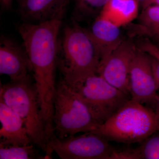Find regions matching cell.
I'll return each mask as SVG.
<instances>
[{
  "label": "cell",
  "mask_w": 159,
  "mask_h": 159,
  "mask_svg": "<svg viewBox=\"0 0 159 159\" xmlns=\"http://www.w3.org/2000/svg\"><path fill=\"white\" fill-rule=\"evenodd\" d=\"M140 143L137 148L140 159H159V131Z\"/></svg>",
  "instance_id": "ac0fdd59"
},
{
  "label": "cell",
  "mask_w": 159,
  "mask_h": 159,
  "mask_svg": "<svg viewBox=\"0 0 159 159\" xmlns=\"http://www.w3.org/2000/svg\"><path fill=\"white\" fill-rule=\"evenodd\" d=\"M53 125L60 139L93 131L99 124L72 88L60 79L56 84Z\"/></svg>",
  "instance_id": "5b68a950"
},
{
  "label": "cell",
  "mask_w": 159,
  "mask_h": 159,
  "mask_svg": "<svg viewBox=\"0 0 159 159\" xmlns=\"http://www.w3.org/2000/svg\"><path fill=\"white\" fill-rule=\"evenodd\" d=\"M0 145L25 146L31 141L20 117L0 99Z\"/></svg>",
  "instance_id": "7c38bea8"
},
{
  "label": "cell",
  "mask_w": 159,
  "mask_h": 159,
  "mask_svg": "<svg viewBox=\"0 0 159 159\" xmlns=\"http://www.w3.org/2000/svg\"><path fill=\"white\" fill-rule=\"evenodd\" d=\"M140 27L145 34L159 44V6H148L139 16Z\"/></svg>",
  "instance_id": "2e32d148"
},
{
  "label": "cell",
  "mask_w": 159,
  "mask_h": 159,
  "mask_svg": "<svg viewBox=\"0 0 159 159\" xmlns=\"http://www.w3.org/2000/svg\"><path fill=\"white\" fill-rule=\"evenodd\" d=\"M13 0H0L1 8L4 11H9L12 9Z\"/></svg>",
  "instance_id": "44dd1931"
},
{
  "label": "cell",
  "mask_w": 159,
  "mask_h": 159,
  "mask_svg": "<svg viewBox=\"0 0 159 159\" xmlns=\"http://www.w3.org/2000/svg\"><path fill=\"white\" fill-rule=\"evenodd\" d=\"M129 79L131 99L154 105L158 95L150 56L138 48L131 63Z\"/></svg>",
  "instance_id": "9c48e42d"
},
{
  "label": "cell",
  "mask_w": 159,
  "mask_h": 159,
  "mask_svg": "<svg viewBox=\"0 0 159 159\" xmlns=\"http://www.w3.org/2000/svg\"><path fill=\"white\" fill-rule=\"evenodd\" d=\"M115 149L108 140L91 132L63 139L54 134L49 141L45 159L52 158L54 152L61 159H111Z\"/></svg>",
  "instance_id": "52a82bcc"
},
{
  "label": "cell",
  "mask_w": 159,
  "mask_h": 159,
  "mask_svg": "<svg viewBox=\"0 0 159 159\" xmlns=\"http://www.w3.org/2000/svg\"><path fill=\"white\" fill-rule=\"evenodd\" d=\"M61 23V20H52L39 24L22 22L17 26L32 65L41 114L48 127L53 123L57 47Z\"/></svg>",
  "instance_id": "6da1fadb"
},
{
  "label": "cell",
  "mask_w": 159,
  "mask_h": 159,
  "mask_svg": "<svg viewBox=\"0 0 159 159\" xmlns=\"http://www.w3.org/2000/svg\"><path fill=\"white\" fill-rule=\"evenodd\" d=\"M100 54L87 30L71 20L58 39L57 64L60 79L69 85L82 82L97 74Z\"/></svg>",
  "instance_id": "7a4b0ae2"
},
{
  "label": "cell",
  "mask_w": 159,
  "mask_h": 159,
  "mask_svg": "<svg viewBox=\"0 0 159 159\" xmlns=\"http://www.w3.org/2000/svg\"><path fill=\"white\" fill-rule=\"evenodd\" d=\"M1 159H45L32 145L25 146H3L0 145Z\"/></svg>",
  "instance_id": "e0dca14e"
},
{
  "label": "cell",
  "mask_w": 159,
  "mask_h": 159,
  "mask_svg": "<svg viewBox=\"0 0 159 159\" xmlns=\"http://www.w3.org/2000/svg\"><path fill=\"white\" fill-rule=\"evenodd\" d=\"M17 13L22 22L39 24L52 20H62L71 0H16Z\"/></svg>",
  "instance_id": "8fae6325"
},
{
  "label": "cell",
  "mask_w": 159,
  "mask_h": 159,
  "mask_svg": "<svg viewBox=\"0 0 159 159\" xmlns=\"http://www.w3.org/2000/svg\"><path fill=\"white\" fill-rule=\"evenodd\" d=\"M154 106L155 107V111L157 116L159 119V95L157 97Z\"/></svg>",
  "instance_id": "603a6c76"
},
{
  "label": "cell",
  "mask_w": 159,
  "mask_h": 159,
  "mask_svg": "<svg viewBox=\"0 0 159 159\" xmlns=\"http://www.w3.org/2000/svg\"><path fill=\"white\" fill-rule=\"evenodd\" d=\"M137 49L130 40H124L108 56L100 60L97 71L110 84L130 97L129 69Z\"/></svg>",
  "instance_id": "ba28073f"
},
{
  "label": "cell",
  "mask_w": 159,
  "mask_h": 159,
  "mask_svg": "<svg viewBox=\"0 0 159 159\" xmlns=\"http://www.w3.org/2000/svg\"><path fill=\"white\" fill-rule=\"evenodd\" d=\"M119 28L98 16L94 19L90 29L87 30L99 49L100 60L108 56L124 40Z\"/></svg>",
  "instance_id": "4fadbf2b"
},
{
  "label": "cell",
  "mask_w": 159,
  "mask_h": 159,
  "mask_svg": "<svg viewBox=\"0 0 159 159\" xmlns=\"http://www.w3.org/2000/svg\"><path fill=\"white\" fill-rule=\"evenodd\" d=\"M150 57L152 68L156 84L157 89L158 90H159V61L154 57L151 56Z\"/></svg>",
  "instance_id": "ffe728a7"
},
{
  "label": "cell",
  "mask_w": 159,
  "mask_h": 159,
  "mask_svg": "<svg viewBox=\"0 0 159 159\" xmlns=\"http://www.w3.org/2000/svg\"><path fill=\"white\" fill-rule=\"evenodd\" d=\"M69 85L86 105L99 125L104 123L131 99L97 74Z\"/></svg>",
  "instance_id": "8992f818"
},
{
  "label": "cell",
  "mask_w": 159,
  "mask_h": 159,
  "mask_svg": "<svg viewBox=\"0 0 159 159\" xmlns=\"http://www.w3.org/2000/svg\"><path fill=\"white\" fill-rule=\"evenodd\" d=\"M109 0H71L74 3L71 20L79 23L96 18Z\"/></svg>",
  "instance_id": "9a60e30c"
},
{
  "label": "cell",
  "mask_w": 159,
  "mask_h": 159,
  "mask_svg": "<svg viewBox=\"0 0 159 159\" xmlns=\"http://www.w3.org/2000/svg\"><path fill=\"white\" fill-rule=\"evenodd\" d=\"M0 74L9 76L11 81L33 76L32 65L24 45L4 35L0 39Z\"/></svg>",
  "instance_id": "30bf717a"
},
{
  "label": "cell",
  "mask_w": 159,
  "mask_h": 159,
  "mask_svg": "<svg viewBox=\"0 0 159 159\" xmlns=\"http://www.w3.org/2000/svg\"><path fill=\"white\" fill-rule=\"evenodd\" d=\"M137 48L159 61V48L149 40L142 39L139 42Z\"/></svg>",
  "instance_id": "d6986e66"
},
{
  "label": "cell",
  "mask_w": 159,
  "mask_h": 159,
  "mask_svg": "<svg viewBox=\"0 0 159 159\" xmlns=\"http://www.w3.org/2000/svg\"><path fill=\"white\" fill-rule=\"evenodd\" d=\"M137 1H138L139 2H141V3H142L143 2H144V1H145V0H137Z\"/></svg>",
  "instance_id": "cb8c5ba5"
},
{
  "label": "cell",
  "mask_w": 159,
  "mask_h": 159,
  "mask_svg": "<svg viewBox=\"0 0 159 159\" xmlns=\"http://www.w3.org/2000/svg\"><path fill=\"white\" fill-rule=\"evenodd\" d=\"M141 4H142V9H145L150 6H159V0H145Z\"/></svg>",
  "instance_id": "7402d4cb"
},
{
  "label": "cell",
  "mask_w": 159,
  "mask_h": 159,
  "mask_svg": "<svg viewBox=\"0 0 159 159\" xmlns=\"http://www.w3.org/2000/svg\"><path fill=\"white\" fill-rule=\"evenodd\" d=\"M139 3L137 0H109L99 16L119 27L124 26L138 16Z\"/></svg>",
  "instance_id": "5bb4252c"
},
{
  "label": "cell",
  "mask_w": 159,
  "mask_h": 159,
  "mask_svg": "<svg viewBox=\"0 0 159 159\" xmlns=\"http://www.w3.org/2000/svg\"><path fill=\"white\" fill-rule=\"evenodd\" d=\"M0 99L20 117L31 143L46 153L49 140L31 77L1 84Z\"/></svg>",
  "instance_id": "277c9868"
},
{
  "label": "cell",
  "mask_w": 159,
  "mask_h": 159,
  "mask_svg": "<svg viewBox=\"0 0 159 159\" xmlns=\"http://www.w3.org/2000/svg\"><path fill=\"white\" fill-rule=\"evenodd\" d=\"M158 131L159 119L155 111L130 99L91 132L109 141L130 144L141 143Z\"/></svg>",
  "instance_id": "3957f363"
}]
</instances>
